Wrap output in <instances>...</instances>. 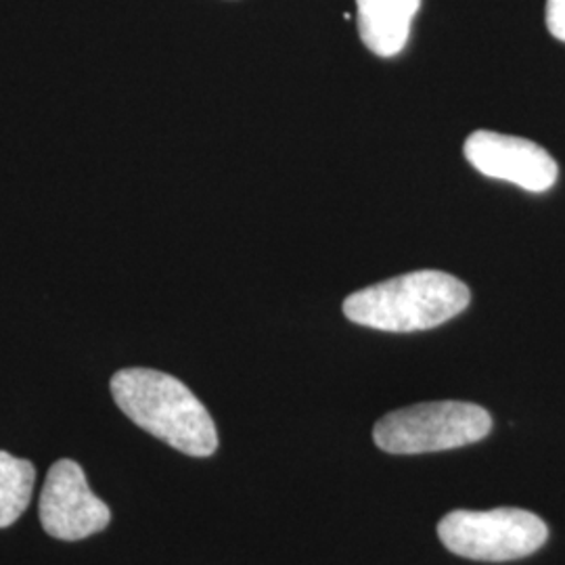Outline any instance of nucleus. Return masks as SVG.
Returning a JSON list of instances; mask_svg holds the SVG:
<instances>
[{"mask_svg":"<svg viewBox=\"0 0 565 565\" xmlns=\"http://www.w3.org/2000/svg\"><path fill=\"white\" fill-rule=\"evenodd\" d=\"M121 413L189 457H210L218 448L216 425L200 398L177 377L153 369H121L111 377Z\"/></svg>","mask_w":565,"mask_h":565,"instance_id":"f257e3e1","label":"nucleus"},{"mask_svg":"<svg viewBox=\"0 0 565 565\" xmlns=\"http://www.w3.org/2000/svg\"><path fill=\"white\" fill-rule=\"evenodd\" d=\"M471 291L440 270H415L354 291L343 302L352 323L387 333L427 331L461 315Z\"/></svg>","mask_w":565,"mask_h":565,"instance_id":"f03ea898","label":"nucleus"},{"mask_svg":"<svg viewBox=\"0 0 565 565\" xmlns=\"http://www.w3.org/2000/svg\"><path fill=\"white\" fill-rule=\"evenodd\" d=\"M492 429L488 411L478 404L443 401L387 413L373 438L390 455H424L473 445Z\"/></svg>","mask_w":565,"mask_h":565,"instance_id":"7ed1b4c3","label":"nucleus"},{"mask_svg":"<svg viewBox=\"0 0 565 565\" xmlns=\"http://www.w3.org/2000/svg\"><path fill=\"white\" fill-rule=\"evenodd\" d=\"M446 548L476 562H513L536 553L548 539L546 524L524 509L450 511L438 524Z\"/></svg>","mask_w":565,"mask_h":565,"instance_id":"20e7f679","label":"nucleus"},{"mask_svg":"<svg viewBox=\"0 0 565 565\" xmlns=\"http://www.w3.org/2000/svg\"><path fill=\"white\" fill-rule=\"evenodd\" d=\"M44 532L60 541H82L105 530L111 511L88 488L81 465L61 459L49 469L41 494Z\"/></svg>","mask_w":565,"mask_h":565,"instance_id":"39448f33","label":"nucleus"},{"mask_svg":"<svg viewBox=\"0 0 565 565\" xmlns=\"http://www.w3.org/2000/svg\"><path fill=\"white\" fill-rule=\"evenodd\" d=\"M465 158L488 179L518 184L530 193H545L555 182L557 162L536 142L478 130L465 141Z\"/></svg>","mask_w":565,"mask_h":565,"instance_id":"423d86ee","label":"nucleus"},{"mask_svg":"<svg viewBox=\"0 0 565 565\" xmlns=\"http://www.w3.org/2000/svg\"><path fill=\"white\" fill-rule=\"evenodd\" d=\"M419 7L422 0H356V21L364 46L380 57L398 55L406 46Z\"/></svg>","mask_w":565,"mask_h":565,"instance_id":"0eeeda50","label":"nucleus"},{"mask_svg":"<svg viewBox=\"0 0 565 565\" xmlns=\"http://www.w3.org/2000/svg\"><path fill=\"white\" fill-rule=\"evenodd\" d=\"M34 465L0 450V527L15 524L32 501Z\"/></svg>","mask_w":565,"mask_h":565,"instance_id":"6e6552de","label":"nucleus"},{"mask_svg":"<svg viewBox=\"0 0 565 565\" xmlns=\"http://www.w3.org/2000/svg\"><path fill=\"white\" fill-rule=\"evenodd\" d=\"M546 28L557 41L565 42V0H546Z\"/></svg>","mask_w":565,"mask_h":565,"instance_id":"1a4fd4ad","label":"nucleus"}]
</instances>
